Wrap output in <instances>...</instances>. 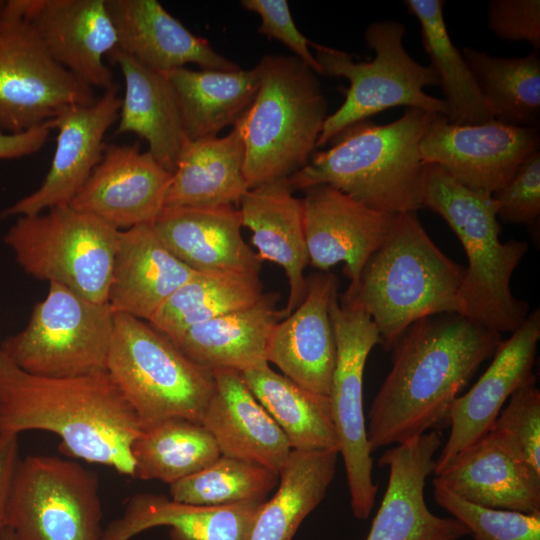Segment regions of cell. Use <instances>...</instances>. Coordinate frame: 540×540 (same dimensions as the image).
Wrapping results in <instances>:
<instances>
[{
	"label": "cell",
	"mask_w": 540,
	"mask_h": 540,
	"mask_svg": "<svg viewBox=\"0 0 540 540\" xmlns=\"http://www.w3.org/2000/svg\"><path fill=\"white\" fill-rule=\"evenodd\" d=\"M339 280L331 272L307 278L302 302L274 327L267 361L305 389L329 396L336 363V342L330 317Z\"/></svg>",
	"instance_id": "obj_21"
},
{
	"label": "cell",
	"mask_w": 540,
	"mask_h": 540,
	"mask_svg": "<svg viewBox=\"0 0 540 540\" xmlns=\"http://www.w3.org/2000/svg\"><path fill=\"white\" fill-rule=\"evenodd\" d=\"M330 317L336 342L329 394L332 419L346 470L351 510L357 519L365 520L374 507L378 485L372 477L363 376L368 355L379 344V332L367 314L342 305L338 295L331 300Z\"/></svg>",
	"instance_id": "obj_12"
},
{
	"label": "cell",
	"mask_w": 540,
	"mask_h": 540,
	"mask_svg": "<svg viewBox=\"0 0 540 540\" xmlns=\"http://www.w3.org/2000/svg\"><path fill=\"white\" fill-rule=\"evenodd\" d=\"M0 540H20L16 534L7 527L1 534H0Z\"/></svg>",
	"instance_id": "obj_47"
},
{
	"label": "cell",
	"mask_w": 540,
	"mask_h": 540,
	"mask_svg": "<svg viewBox=\"0 0 540 540\" xmlns=\"http://www.w3.org/2000/svg\"><path fill=\"white\" fill-rule=\"evenodd\" d=\"M492 197L498 204L500 220L534 225L540 215V151L531 154L512 179Z\"/></svg>",
	"instance_id": "obj_42"
},
{
	"label": "cell",
	"mask_w": 540,
	"mask_h": 540,
	"mask_svg": "<svg viewBox=\"0 0 540 540\" xmlns=\"http://www.w3.org/2000/svg\"><path fill=\"white\" fill-rule=\"evenodd\" d=\"M501 341L457 313L410 325L391 350L392 367L368 412L371 453L447 427L452 403Z\"/></svg>",
	"instance_id": "obj_1"
},
{
	"label": "cell",
	"mask_w": 540,
	"mask_h": 540,
	"mask_svg": "<svg viewBox=\"0 0 540 540\" xmlns=\"http://www.w3.org/2000/svg\"><path fill=\"white\" fill-rule=\"evenodd\" d=\"M435 479L479 506L540 513V475L489 432Z\"/></svg>",
	"instance_id": "obj_26"
},
{
	"label": "cell",
	"mask_w": 540,
	"mask_h": 540,
	"mask_svg": "<svg viewBox=\"0 0 540 540\" xmlns=\"http://www.w3.org/2000/svg\"><path fill=\"white\" fill-rule=\"evenodd\" d=\"M110 374L142 429L169 418L201 420L214 391L212 371L188 359L148 322L114 313Z\"/></svg>",
	"instance_id": "obj_8"
},
{
	"label": "cell",
	"mask_w": 540,
	"mask_h": 540,
	"mask_svg": "<svg viewBox=\"0 0 540 540\" xmlns=\"http://www.w3.org/2000/svg\"><path fill=\"white\" fill-rule=\"evenodd\" d=\"M303 192L309 264L326 272L345 263L348 288L354 287L367 261L390 234L397 214L369 208L328 185H315Z\"/></svg>",
	"instance_id": "obj_19"
},
{
	"label": "cell",
	"mask_w": 540,
	"mask_h": 540,
	"mask_svg": "<svg viewBox=\"0 0 540 540\" xmlns=\"http://www.w3.org/2000/svg\"><path fill=\"white\" fill-rule=\"evenodd\" d=\"M278 297L264 293L254 305L195 325L172 343L209 371L226 368L242 373L269 364L268 342L284 318L283 310L276 307Z\"/></svg>",
	"instance_id": "obj_29"
},
{
	"label": "cell",
	"mask_w": 540,
	"mask_h": 540,
	"mask_svg": "<svg viewBox=\"0 0 540 540\" xmlns=\"http://www.w3.org/2000/svg\"><path fill=\"white\" fill-rule=\"evenodd\" d=\"M212 375L214 391L200 423L220 454L279 474L292 451L282 430L252 394L241 372L220 368L212 370Z\"/></svg>",
	"instance_id": "obj_22"
},
{
	"label": "cell",
	"mask_w": 540,
	"mask_h": 540,
	"mask_svg": "<svg viewBox=\"0 0 540 540\" xmlns=\"http://www.w3.org/2000/svg\"><path fill=\"white\" fill-rule=\"evenodd\" d=\"M240 4L259 15L260 33L279 40L295 54V57L317 74H322L321 66L309 49L311 41L295 25L287 0H241Z\"/></svg>",
	"instance_id": "obj_43"
},
{
	"label": "cell",
	"mask_w": 540,
	"mask_h": 540,
	"mask_svg": "<svg viewBox=\"0 0 540 540\" xmlns=\"http://www.w3.org/2000/svg\"><path fill=\"white\" fill-rule=\"evenodd\" d=\"M508 400L489 433L540 475V391L536 382L521 387Z\"/></svg>",
	"instance_id": "obj_41"
},
{
	"label": "cell",
	"mask_w": 540,
	"mask_h": 540,
	"mask_svg": "<svg viewBox=\"0 0 540 540\" xmlns=\"http://www.w3.org/2000/svg\"><path fill=\"white\" fill-rule=\"evenodd\" d=\"M421 26L422 44L436 71L448 107L447 120L476 125L494 120L462 53L453 44L444 20L442 0H406Z\"/></svg>",
	"instance_id": "obj_36"
},
{
	"label": "cell",
	"mask_w": 540,
	"mask_h": 540,
	"mask_svg": "<svg viewBox=\"0 0 540 540\" xmlns=\"http://www.w3.org/2000/svg\"><path fill=\"white\" fill-rule=\"evenodd\" d=\"M196 272L168 250L152 224L120 230L108 303L114 313L149 322Z\"/></svg>",
	"instance_id": "obj_24"
},
{
	"label": "cell",
	"mask_w": 540,
	"mask_h": 540,
	"mask_svg": "<svg viewBox=\"0 0 540 540\" xmlns=\"http://www.w3.org/2000/svg\"><path fill=\"white\" fill-rule=\"evenodd\" d=\"M152 226L168 250L194 271L256 270L261 260L244 241L233 205L165 207Z\"/></svg>",
	"instance_id": "obj_25"
},
{
	"label": "cell",
	"mask_w": 540,
	"mask_h": 540,
	"mask_svg": "<svg viewBox=\"0 0 540 540\" xmlns=\"http://www.w3.org/2000/svg\"><path fill=\"white\" fill-rule=\"evenodd\" d=\"M494 120L511 126L539 127L540 58L537 50L521 58L495 57L471 47L462 49Z\"/></svg>",
	"instance_id": "obj_38"
},
{
	"label": "cell",
	"mask_w": 540,
	"mask_h": 540,
	"mask_svg": "<svg viewBox=\"0 0 540 540\" xmlns=\"http://www.w3.org/2000/svg\"><path fill=\"white\" fill-rule=\"evenodd\" d=\"M338 451L292 450L279 473L278 490L263 502L247 540H292L332 483Z\"/></svg>",
	"instance_id": "obj_34"
},
{
	"label": "cell",
	"mask_w": 540,
	"mask_h": 540,
	"mask_svg": "<svg viewBox=\"0 0 540 540\" xmlns=\"http://www.w3.org/2000/svg\"><path fill=\"white\" fill-rule=\"evenodd\" d=\"M241 374L292 450L339 452L329 396L305 389L269 364Z\"/></svg>",
	"instance_id": "obj_33"
},
{
	"label": "cell",
	"mask_w": 540,
	"mask_h": 540,
	"mask_svg": "<svg viewBox=\"0 0 540 540\" xmlns=\"http://www.w3.org/2000/svg\"><path fill=\"white\" fill-rule=\"evenodd\" d=\"M120 230L70 205L19 216L4 242L26 273L108 303Z\"/></svg>",
	"instance_id": "obj_9"
},
{
	"label": "cell",
	"mask_w": 540,
	"mask_h": 540,
	"mask_svg": "<svg viewBox=\"0 0 540 540\" xmlns=\"http://www.w3.org/2000/svg\"><path fill=\"white\" fill-rule=\"evenodd\" d=\"M242 226L252 232L261 261L280 265L288 279L289 297L283 310L288 316L303 300L307 287L304 271L309 264L301 198L286 179L249 189L239 201Z\"/></svg>",
	"instance_id": "obj_27"
},
{
	"label": "cell",
	"mask_w": 540,
	"mask_h": 540,
	"mask_svg": "<svg viewBox=\"0 0 540 540\" xmlns=\"http://www.w3.org/2000/svg\"><path fill=\"white\" fill-rule=\"evenodd\" d=\"M114 22L117 49L161 72L185 67L233 72L241 68L216 52L209 41L190 32L157 0H106Z\"/></svg>",
	"instance_id": "obj_23"
},
{
	"label": "cell",
	"mask_w": 540,
	"mask_h": 540,
	"mask_svg": "<svg viewBox=\"0 0 540 540\" xmlns=\"http://www.w3.org/2000/svg\"><path fill=\"white\" fill-rule=\"evenodd\" d=\"M422 207L446 221L467 255L459 314L499 334L516 331L529 315V304L513 296L511 278L528 244L500 241L498 204L492 195L471 190L439 166L426 164Z\"/></svg>",
	"instance_id": "obj_5"
},
{
	"label": "cell",
	"mask_w": 540,
	"mask_h": 540,
	"mask_svg": "<svg viewBox=\"0 0 540 540\" xmlns=\"http://www.w3.org/2000/svg\"><path fill=\"white\" fill-rule=\"evenodd\" d=\"M442 436L432 430L387 448L378 460L389 469L388 484L366 540H459L470 535L457 519L433 514L425 501Z\"/></svg>",
	"instance_id": "obj_18"
},
{
	"label": "cell",
	"mask_w": 540,
	"mask_h": 540,
	"mask_svg": "<svg viewBox=\"0 0 540 540\" xmlns=\"http://www.w3.org/2000/svg\"><path fill=\"white\" fill-rule=\"evenodd\" d=\"M243 163L244 143L234 127L224 137L186 140L172 173L165 207L239 203L249 190Z\"/></svg>",
	"instance_id": "obj_31"
},
{
	"label": "cell",
	"mask_w": 540,
	"mask_h": 540,
	"mask_svg": "<svg viewBox=\"0 0 540 540\" xmlns=\"http://www.w3.org/2000/svg\"><path fill=\"white\" fill-rule=\"evenodd\" d=\"M50 130L49 121L20 133L0 130V160L21 158L38 152L46 143Z\"/></svg>",
	"instance_id": "obj_46"
},
{
	"label": "cell",
	"mask_w": 540,
	"mask_h": 540,
	"mask_svg": "<svg viewBox=\"0 0 540 540\" xmlns=\"http://www.w3.org/2000/svg\"><path fill=\"white\" fill-rule=\"evenodd\" d=\"M436 503L461 522L475 540H540V513L493 509L457 496L435 478Z\"/></svg>",
	"instance_id": "obj_40"
},
{
	"label": "cell",
	"mask_w": 540,
	"mask_h": 540,
	"mask_svg": "<svg viewBox=\"0 0 540 540\" xmlns=\"http://www.w3.org/2000/svg\"><path fill=\"white\" fill-rule=\"evenodd\" d=\"M540 339V310L535 309L512 335L501 341L493 359L472 388L451 405L450 434L435 459V476L485 436L505 402L521 387L535 383L533 367Z\"/></svg>",
	"instance_id": "obj_16"
},
{
	"label": "cell",
	"mask_w": 540,
	"mask_h": 540,
	"mask_svg": "<svg viewBox=\"0 0 540 540\" xmlns=\"http://www.w3.org/2000/svg\"><path fill=\"white\" fill-rule=\"evenodd\" d=\"M463 274L435 245L416 212H403L340 303L367 314L379 332V344L391 351L414 322L460 313Z\"/></svg>",
	"instance_id": "obj_4"
},
{
	"label": "cell",
	"mask_w": 540,
	"mask_h": 540,
	"mask_svg": "<svg viewBox=\"0 0 540 540\" xmlns=\"http://www.w3.org/2000/svg\"><path fill=\"white\" fill-rule=\"evenodd\" d=\"M131 453L133 478L169 485L202 470L221 455L201 423L183 418H169L143 428Z\"/></svg>",
	"instance_id": "obj_37"
},
{
	"label": "cell",
	"mask_w": 540,
	"mask_h": 540,
	"mask_svg": "<svg viewBox=\"0 0 540 540\" xmlns=\"http://www.w3.org/2000/svg\"><path fill=\"white\" fill-rule=\"evenodd\" d=\"M257 66V93L233 125L244 143L248 189L285 180L305 167L328 116L317 73L303 61L265 55Z\"/></svg>",
	"instance_id": "obj_6"
},
{
	"label": "cell",
	"mask_w": 540,
	"mask_h": 540,
	"mask_svg": "<svg viewBox=\"0 0 540 540\" xmlns=\"http://www.w3.org/2000/svg\"><path fill=\"white\" fill-rule=\"evenodd\" d=\"M114 312L56 282L38 302L26 327L0 349L22 370L45 377L106 371Z\"/></svg>",
	"instance_id": "obj_10"
},
{
	"label": "cell",
	"mask_w": 540,
	"mask_h": 540,
	"mask_svg": "<svg viewBox=\"0 0 540 540\" xmlns=\"http://www.w3.org/2000/svg\"><path fill=\"white\" fill-rule=\"evenodd\" d=\"M175 94L187 140L217 137L250 106L260 84L257 64L233 72L191 70L164 73Z\"/></svg>",
	"instance_id": "obj_32"
},
{
	"label": "cell",
	"mask_w": 540,
	"mask_h": 540,
	"mask_svg": "<svg viewBox=\"0 0 540 540\" xmlns=\"http://www.w3.org/2000/svg\"><path fill=\"white\" fill-rule=\"evenodd\" d=\"M108 59L118 65L125 84L116 134L134 133L144 139L148 152L173 173L187 139L167 77L117 48Z\"/></svg>",
	"instance_id": "obj_30"
},
{
	"label": "cell",
	"mask_w": 540,
	"mask_h": 540,
	"mask_svg": "<svg viewBox=\"0 0 540 540\" xmlns=\"http://www.w3.org/2000/svg\"><path fill=\"white\" fill-rule=\"evenodd\" d=\"M435 115L406 108L388 124L355 123L286 182L293 192L328 185L380 212H416L423 208L426 166L419 145Z\"/></svg>",
	"instance_id": "obj_3"
},
{
	"label": "cell",
	"mask_w": 540,
	"mask_h": 540,
	"mask_svg": "<svg viewBox=\"0 0 540 540\" xmlns=\"http://www.w3.org/2000/svg\"><path fill=\"white\" fill-rule=\"evenodd\" d=\"M279 474L256 463L220 455L202 470L170 486L173 500L206 506L265 502Z\"/></svg>",
	"instance_id": "obj_39"
},
{
	"label": "cell",
	"mask_w": 540,
	"mask_h": 540,
	"mask_svg": "<svg viewBox=\"0 0 540 540\" xmlns=\"http://www.w3.org/2000/svg\"><path fill=\"white\" fill-rule=\"evenodd\" d=\"M29 430L56 434L65 454L134 475L131 446L142 427L107 370L39 376L0 349V434Z\"/></svg>",
	"instance_id": "obj_2"
},
{
	"label": "cell",
	"mask_w": 540,
	"mask_h": 540,
	"mask_svg": "<svg viewBox=\"0 0 540 540\" xmlns=\"http://www.w3.org/2000/svg\"><path fill=\"white\" fill-rule=\"evenodd\" d=\"M18 435L0 434V534L8 527V505L20 461Z\"/></svg>",
	"instance_id": "obj_45"
},
{
	"label": "cell",
	"mask_w": 540,
	"mask_h": 540,
	"mask_svg": "<svg viewBox=\"0 0 540 540\" xmlns=\"http://www.w3.org/2000/svg\"><path fill=\"white\" fill-rule=\"evenodd\" d=\"M46 52L76 78L103 92L118 85L105 63L118 46L106 0H8Z\"/></svg>",
	"instance_id": "obj_15"
},
{
	"label": "cell",
	"mask_w": 540,
	"mask_h": 540,
	"mask_svg": "<svg viewBox=\"0 0 540 540\" xmlns=\"http://www.w3.org/2000/svg\"><path fill=\"white\" fill-rule=\"evenodd\" d=\"M118 89L104 91L90 105L65 106L48 120L57 130L50 168L40 187L3 210L0 218L36 215L71 203L101 161L105 134L118 121Z\"/></svg>",
	"instance_id": "obj_17"
},
{
	"label": "cell",
	"mask_w": 540,
	"mask_h": 540,
	"mask_svg": "<svg viewBox=\"0 0 540 540\" xmlns=\"http://www.w3.org/2000/svg\"><path fill=\"white\" fill-rule=\"evenodd\" d=\"M4 5H5V1L0 0V14H1L2 10H3Z\"/></svg>",
	"instance_id": "obj_48"
},
{
	"label": "cell",
	"mask_w": 540,
	"mask_h": 540,
	"mask_svg": "<svg viewBox=\"0 0 540 540\" xmlns=\"http://www.w3.org/2000/svg\"><path fill=\"white\" fill-rule=\"evenodd\" d=\"M263 295L259 271L228 269L196 272L148 323L174 342L189 328L250 307Z\"/></svg>",
	"instance_id": "obj_35"
},
{
	"label": "cell",
	"mask_w": 540,
	"mask_h": 540,
	"mask_svg": "<svg viewBox=\"0 0 540 540\" xmlns=\"http://www.w3.org/2000/svg\"><path fill=\"white\" fill-rule=\"evenodd\" d=\"M97 475L56 456L28 455L15 471L8 527L20 540H102Z\"/></svg>",
	"instance_id": "obj_11"
},
{
	"label": "cell",
	"mask_w": 540,
	"mask_h": 540,
	"mask_svg": "<svg viewBox=\"0 0 540 540\" xmlns=\"http://www.w3.org/2000/svg\"><path fill=\"white\" fill-rule=\"evenodd\" d=\"M96 100L94 89L54 61L5 1L0 14V130L20 133L65 106Z\"/></svg>",
	"instance_id": "obj_13"
},
{
	"label": "cell",
	"mask_w": 540,
	"mask_h": 540,
	"mask_svg": "<svg viewBox=\"0 0 540 540\" xmlns=\"http://www.w3.org/2000/svg\"><path fill=\"white\" fill-rule=\"evenodd\" d=\"M172 172L138 143L105 146L101 161L69 204L117 230L152 224L165 207Z\"/></svg>",
	"instance_id": "obj_20"
},
{
	"label": "cell",
	"mask_w": 540,
	"mask_h": 540,
	"mask_svg": "<svg viewBox=\"0 0 540 540\" xmlns=\"http://www.w3.org/2000/svg\"><path fill=\"white\" fill-rule=\"evenodd\" d=\"M488 28L498 38L526 41L540 47L539 0H492L487 10Z\"/></svg>",
	"instance_id": "obj_44"
},
{
	"label": "cell",
	"mask_w": 540,
	"mask_h": 540,
	"mask_svg": "<svg viewBox=\"0 0 540 540\" xmlns=\"http://www.w3.org/2000/svg\"><path fill=\"white\" fill-rule=\"evenodd\" d=\"M539 147L537 127L511 126L496 120L457 125L436 114L420 141L419 151L425 164L439 166L471 190L492 195Z\"/></svg>",
	"instance_id": "obj_14"
},
{
	"label": "cell",
	"mask_w": 540,
	"mask_h": 540,
	"mask_svg": "<svg viewBox=\"0 0 540 540\" xmlns=\"http://www.w3.org/2000/svg\"><path fill=\"white\" fill-rule=\"evenodd\" d=\"M406 27L395 20L369 24L364 39L374 51L370 61L355 62L344 51L311 41L322 75L346 78L345 100L324 121L316 147H322L347 127L397 106L417 108L447 117L444 99L427 94L428 86L439 85L436 71L414 60L403 45Z\"/></svg>",
	"instance_id": "obj_7"
},
{
	"label": "cell",
	"mask_w": 540,
	"mask_h": 540,
	"mask_svg": "<svg viewBox=\"0 0 540 540\" xmlns=\"http://www.w3.org/2000/svg\"><path fill=\"white\" fill-rule=\"evenodd\" d=\"M262 504L206 506L138 493L129 498L122 516L103 530L102 540H129L158 526H169L173 540H247Z\"/></svg>",
	"instance_id": "obj_28"
}]
</instances>
